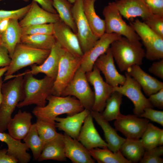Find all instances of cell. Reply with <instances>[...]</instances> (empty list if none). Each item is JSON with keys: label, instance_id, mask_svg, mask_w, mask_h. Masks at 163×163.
Returning a JSON list of instances; mask_svg holds the SVG:
<instances>
[{"label": "cell", "instance_id": "obj_1", "mask_svg": "<svg viewBox=\"0 0 163 163\" xmlns=\"http://www.w3.org/2000/svg\"><path fill=\"white\" fill-rule=\"evenodd\" d=\"M48 103L43 107L36 106L32 112L37 119L55 126L56 118L59 115L72 116L85 109L80 102L75 97L57 96L51 94L47 98Z\"/></svg>", "mask_w": 163, "mask_h": 163}, {"label": "cell", "instance_id": "obj_2", "mask_svg": "<svg viewBox=\"0 0 163 163\" xmlns=\"http://www.w3.org/2000/svg\"><path fill=\"white\" fill-rule=\"evenodd\" d=\"M12 79L1 87L2 99L0 106V132L7 129L11 115L18 103L24 97L23 88V76L17 74L11 76Z\"/></svg>", "mask_w": 163, "mask_h": 163}, {"label": "cell", "instance_id": "obj_3", "mask_svg": "<svg viewBox=\"0 0 163 163\" xmlns=\"http://www.w3.org/2000/svg\"><path fill=\"white\" fill-rule=\"evenodd\" d=\"M110 49L120 70L126 71L132 66H140L145 52L140 42L134 43L122 36L111 44Z\"/></svg>", "mask_w": 163, "mask_h": 163}, {"label": "cell", "instance_id": "obj_4", "mask_svg": "<svg viewBox=\"0 0 163 163\" xmlns=\"http://www.w3.org/2000/svg\"><path fill=\"white\" fill-rule=\"evenodd\" d=\"M54 81V79L46 75L42 79H38L30 74L24 75V97L17 107L21 108L32 104L39 107L45 106L47 97L51 94Z\"/></svg>", "mask_w": 163, "mask_h": 163}, {"label": "cell", "instance_id": "obj_5", "mask_svg": "<svg viewBox=\"0 0 163 163\" xmlns=\"http://www.w3.org/2000/svg\"><path fill=\"white\" fill-rule=\"evenodd\" d=\"M50 50L36 49L20 43L16 46L10 63L5 74L4 81L20 69L33 65L41 64L49 55Z\"/></svg>", "mask_w": 163, "mask_h": 163}, {"label": "cell", "instance_id": "obj_6", "mask_svg": "<svg viewBox=\"0 0 163 163\" xmlns=\"http://www.w3.org/2000/svg\"><path fill=\"white\" fill-rule=\"evenodd\" d=\"M104 18L105 33H115L134 43L140 42V39L130 25L127 24L114 5L110 2L102 11Z\"/></svg>", "mask_w": 163, "mask_h": 163}, {"label": "cell", "instance_id": "obj_7", "mask_svg": "<svg viewBox=\"0 0 163 163\" xmlns=\"http://www.w3.org/2000/svg\"><path fill=\"white\" fill-rule=\"evenodd\" d=\"M73 96L80 102L85 109L91 110L94 99L86 73L79 68L72 80L62 91L61 96Z\"/></svg>", "mask_w": 163, "mask_h": 163}, {"label": "cell", "instance_id": "obj_8", "mask_svg": "<svg viewBox=\"0 0 163 163\" xmlns=\"http://www.w3.org/2000/svg\"><path fill=\"white\" fill-rule=\"evenodd\" d=\"M81 57L74 55L65 49L60 60L51 94L61 96L63 90L79 68Z\"/></svg>", "mask_w": 163, "mask_h": 163}, {"label": "cell", "instance_id": "obj_9", "mask_svg": "<svg viewBox=\"0 0 163 163\" xmlns=\"http://www.w3.org/2000/svg\"><path fill=\"white\" fill-rule=\"evenodd\" d=\"M130 25L142 40L145 48V57L151 61L163 59V38L138 19L130 23Z\"/></svg>", "mask_w": 163, "mask_h": 163}, {"label": "cell", "instance_id": "obj_10", "mask_svg": "<svg viewBox=\"0 0 163 163\" xmlns=\"http://www.w3.org/2000/svg\"><path fill=\"white\" fill-rule=\"evenodd\" d=\"M72 13L77 28L76 34L84 54L93 46L99 38L93 33L85 16L82 0H76L73 5Z\"/></svg>", "mask_w": 163, "mask_h": 163}, {"label": "cell", "instance_id": "obj_11", "mask_svg": "<svg viewBox=\"0 0 163 163\" xmlns=\"http://www.w3.org/2000/svg\"><path fill=\"white\" fill-rule=\"evenodd\" d=\"M125 76L126 80L124 84L113 87L114 91L127 97L132 102L134 105V114L139 117L145 108L153 107L142 93V88L137 82L126 72Z\"/></svg>", "mask_w": 163, "mask_h": 163}, {"label": "cell", "instance_id": "obj_12", "mask_svg": "<svg viewBox=\"0 0 163 163\" xmlns=\"http://www.w3.org/2000/svg\"><path fill=\"white\" fill-rule=\"evenodd\" d=\"M100 71L94 65L92 71L86 73L89 83L93 87L94 99L91 110L101 113L104 110L107 99L114 91L113 87L105 82Z\"/></svg>", "mask_w": 163, "mask_h": 163}, {"label": "cell", "instance_id": "obj_13", "mask_svg": "<svg viewBox=\"0 0 163 163\" xmlns=\"http://www.w3.org/2000/svg\"><path fill=\"white\" fill-rule=\"evenodd\" d=\"M149 123V120L135 114H122L114 122L115 129L122 133L126 138L139 139Z\"/></svg>", "mask_w": 163, "mask_h": 163}, {"label": "cell", "instance_id": "obj_14", "mask_svg": "<svg viewBox=\"0 0 163 163\" xmlns=\"http://www.w3.org/2000/svg\"><path fill=\"white\" fill-rule=\"evenodd\" d=\"M122 37L115 33H105L92 48L83 54L79 68L85 73L92 71L98 57L107 51L113 42Z\"/></svg>", "mask_w": 163, "mask_h": 163}, {"label": "cell", "instance_id": "obj_15", "mask_svg": "<svg viewBox=\"0 0 163 163\" xmlns=\"http://www.w3.org/2000/svg\"><path fill=\"white\" fill-rule=\"evenodd\" d=\"M64 50L65 49L56 41L51 49L49 55L41 64L31 65V69L27 70L23 73L18 74L19 75L23 76L26 74L34 75L43 73L55 80L60 60Z\"/></svg>", "mask_w": 163, "mask_h": 163}, {"label": "cell", "instance_id": "obj_16", "mask_svg": "<svg viewBox=\"0 0 163 163\" xmlns=\"http://www.w3.org/2000/svg\"><path fill=\"white\" fill-rule=\"evenodd\" d=\"M53 35L63 48L75 56H82L83 53L76 34L60 20L54 24Z\"/></svg>", "mask_w": 163, "mask_h": 163}, {"label": "cell", "instance_id": "obj_17", "mask_svg": "<svg viewBox=\"0 0 163 163\" xmlns=\"http://www.w3.org/2000/svg\"><path fill=\"white\" fill-rule=\"evenodd\" d=\"M94 65L103 74L106 82L112 87L122 85L125 82L126 76L120 73L116 69L110 47L96 60Z\"/></svg>", "mask_w": 163, "mask_h": 163}, {"label": "cell", "instance_id": "obj_18", "mask_svg": "<svg viewBox=\"0 0 163 163\" xmlns=\"http://www.w3.org/2000/svg\"><path fill=\"white\" fill-rule=\"evenodd\" d=\"M60 20L57 13L46 11L36 2L32 1L29 10L19 23L22 27L37 24H54Z\"/></svg>", "mask_w": 163, "mask_h": 163}, {"label": "cell", "instance_id": "obj_19", "mask_svg": "<svg viewBox=\"0 0 163 163\" xmlns=\"http://www.w3.org/2000/svg\"><path fill=\"white\" fill-rule=\"evenodd\" d=\"M113 3L122 16L127 20L140 17L144 22L153 14L143 0H116Z\"/></svg>", "mask_w": 163, "mask_h": 163}, {"label": "cell", "instance_id": "obj_20", "mask_svg": "<svg viewBox=\"0 0 163 163\" xmlns=\"http://www.w3.org/2000/svg\"><path fill=\"white\" fill-rule=\"evenodd\" d=\"M93 118L90 112L85 120L77 139L88 150L107 146V143L101 138L96 129Z\"/></svg>", "mask_w": 163, "mask_h": 163}, {"label": "cell", "instance_id": "obj_21", "mask_svg": "<svg viewBox=\"0 0 163 163\" xmlns=\"http://www.w3.org/2000/svg\"><path fill=\"white\" fill-rule=\"evenodd\" d=\"M65 153L66 157L73 163H94L88 150L77 139L66 133L63 134Z\"/></svg>", "mask_w": 163, "mask_h": 163}, {"label": "cell", "instance_id": "obj_22", "mask_svg": "<svg viewBox=\"0 0 163 163\" xmlns=\"http://www.w3.org/2000/svg\"><path fill=\"white\" fill-rule=\"evenodd\" d=\"M90 111L84 109L82 111L66 117H57L55 119L56 127L69 135L77 139L82 125Z\"/></svg>", "mask_w": 163, "mask_h": 163}, {"label": "cell", "instance_id": "obj_23", "mask_svg": "<svg viewBox=\"0 0 163 163\" xmlns=\"http://www.w3.org/2000/svg\"><path fill=\"white\" fill-rule=\"evenodd\" d=\"M126 72L139 84L147 96H149L163 88L162 82L145 72L140 66H133Z\"/></svg>", "mask_w": 163, "mask_h": 163}, {"label": "cell", "instance_id": "obj_24", "mask_svg": "<svg viewBox=\"0 0 163 163\" xmlns=\"http://www.w3.org/2000/svg\"><path fill=\"white\" fill-rule=\"evenodd\" d=\"M32 118L31 113L19 110L8 124V133L17 139H23L30 130Z\"/></svg>", "mask_w": 163, "mask_h": 163}, {"label": "cell", "instance_id": "obj_25", "mask_svg": "<svg viewBox=\"0 0 163 163\" xmlns=\"http://www.w3.org/2000/svg\"><path fill=\"white\" fill-rule=\"evenodd\" d=\"M90 113L93 118L103 131L107 148L114 152L120 150L126 138L117 134V130L110 125L109 121L104 118L101 113L92 110L90 111Z\"/></svg>", "mask_w": 163, "mask_h": 163}, {"label": "cell", "instance_id": "obj_26", "mask_svg": "<svg viewBox=\"0 0 163 163\" xmlns=\"http://www.w3.org/2000/svg\"><path fill=\"white\" fill-rule=\"evenodd\" d=\"M0 141L5 143L8 146V153L21 163L30 162L31 156L27 152L29 148L21 140L17 139L9 133L0 132Z\"/></svg>", "mask_w": 163, "mask_h": 163}, {"label": "cell", "instance_id": "obj_27", "mask_svg": "<svg viewBox=\"0 0 163 163\" xmlns=\"http://www.w3.org/2000/svg\"><path fill=\"white\" fill-rule=\"evenodd\" d=\"M52 160L61 161H67L65 150L63 134L45 143L37 160L41 161Z\"/></svg>", "mask_w": 163, "mask_h": 163}, {"label": "cell", "instance_id": "obj_28", "mask_svg": "<svg viewBox=\"0 0 163 163\" xmlns=\"http://www.w3.org/2000/svg\"><path fill=\"white\" fill-rule=\"evenodd\" d=\"M1 44L8 50L11 58L18 44L21 43L22 36L21 27L18 20L11 19L7 29L0 34Z\"/></svg>", "mask_w": 163, "mask_h": 163}, {"label": "cell", "instance_id": "obj_29", "mask_svg": "<svg viewBox=\"0 0 163 163\" xmlns=\"http://www.w3.org/2000/svg\"><path fill=\"white\" fill-rule=\"evenodd\" d=\"M97 0H82L83 10L85 16L94 34L100 38L105 33L104 20L97 14L94 4Z\"/></svg>", "mask_w": 163, "mask_h": 163}, {"label": "cell", "instance_id": "obj_30", "mask_svg": "<svg viewBox=\"0 0 163 163\" xmlns=\"http://www.w3.org/2000/svg\"><path fill=\"white\" fill-rule=\"evenodd\" d=\"M88 151L91 157L99 163H130L120 150L114 152L105 147L93 148Z\"/></svg>", "mask_w": 163, "mask_h": 163}, {"label": "cell", "instance_id": "obj_31", "mask_svg": "<svg viewBox=\"0 0 163 163\" xmlns=\"http://www.w3.org/2000/svg\"><path fill=\"white\" fill-rule=\"evenodd\" d=\"M120 151L123 155L131 163H137L142 158L145 151L140 139L126 138Z\"/></svg>", "mask_w": 163, "mask_h": 163}, {"label": "cell", "instance_id": "obj_32", "mask_svg": "<svg viewBox=\"0 0 163 163\" xmlns=\"http://www.w3.org/2000/svg\"><path fill=\"white\" fill-rule=\"evenodd\" d=\"M56 41L53 35H22L21 43L36 49L50 50Z\"/></svg>", "mask_w": 163, "mask_h": 163}, {"label": "cell", "instance_id": "obj_33", "mask_svg": "<svg viewBox=\"0 0 163 163\" xmlns=\"http://www.w3.org/2000/svg\"><path fill=\"white\" fill-rule=\"evenodd\" d=\"M123 96L121 94L115 91L107 99L105 107L101 113L106 120L109 122L116 120L122 114L120 108Z\"/></svg>", "mask_w": 163, "mask_h": 163}, {"label": "cell", "instance_id": "obj_34", "mask_svg": "<svg viewBox=\"0 0 163 163\" xmlns=\"http://www.w3.org/2000/svg\"><path fill=\"white\" fill-rule=\"evenodd\" d=\"M53 5L60 19L75 34L77 28L72 13L73 5L67 0H52Z\"/></svg>", "mask_w": 163, "mask_h": 163}, {"label": "cell", "instance_id": "obj_35", "mask_svg": "<svg viewBox=\"0 0 163 163\" xmlns=\"http://www.w3.org/2000/svg\"><path fill=\"white\" fill-rule=\"evenodd\" d=\"M23 140L31 149L34 160H37L45 143L38 135L35 123L32 124L29 132Z\"/></svg>", "mask_w": 163, "mask_h": 163}, {"label": "cell", "instance_id": "obj_36", "mask_svg": "<svg viewBox=\"0 0 163 163\" xmlns=\"http://www.w3.org/2000/svg\"><path fill=\"white\" fill-rule=\"evenodd\" d=\"M162 129L149 123L140 139L141 142L145 150L150 149L158 146L159 137Z\"/></svg>", "mask_w": 163, "mask_h": 163}, {"label": "cell", "instance_id": "obj_37", "mask_svg": "<svg viewBox=\"0 0 163 163\" xmlns=\"http://www.w3.org/2000/svg\"><path fill=\"white\" fill-rule=\"evenodd\" d=\"M38 135L45 144L58 136L55 125L47 122L37 119L35 123Z\"/></svg>", "mask_w": 163, "mask_h": 163}, {"label": "cell", "instance_id": "obj_38", "mask_svg": "<svg viewBox=\"0 0 163 163\" xmlns=\"http://www.w3.org/2000/svg\"><path fill=\"white\" fill-rule=\"evenodd\" d=\"M54 24L30 25L21 27L22 35L38 34L53 35Z\"/></svg>", "mask_w": 163, "mask_h": 163}, {"label": "cell", "instance_id": "obj_39", "mask_svg": "<svg viewBox=\"0 0 163 163\" xmlns=\"http://www.w3.org/2000/svg\"><path fill=\"white\" fill-rule=\"evenodd\" d=\"M163 155V146H158L146 150L141 160L140 163H162L163 159L161 157Z\"/></svg>", "mask_w": 163, "mask_h": 163}, {"label": "cell", "instance_id": "obj_40", "mask_svg": "<svg viewBox=\"0 0 163 163\" xmlns=\"http://www.w3.org/2000/svg\"><path fill=\"white\" fill-rule=\"evenodd\" d=\"M31 3L27 5L18 9L11 10H0V21L7 18L18 20L22 19L30 8Z\"/></svg>", "mask_w": 163, "mask_h": 163}, {"label": "cell", "instance_id": "obj_41", "mask_svg": "<svg viewBox=\"0 0 163 163\" xmlns=\"http://www.w3.org/2000/svg\"><path fill=\"white\" fill-rule=\"evenodd\" d=\"M143 22L155 33L163 38V17L152 14Z\"/></svg>", "mask_w": 163, "mask_h": 163}, {"label": "cell", "instance_id": "obj_42", "mask_svg": "<svg viewBox=\"0 0 163 163\" xmlns=\"http://www.w3.org/2000/svg\"><path fill=\"white\" fill-rule=\"evenodd\" d=\"M152 107L145 109L143 112L139 116L156 122L163 126V111L154 110Z\"/></svg>", "mask_w": 163, "mask_h": 163}, {"label": "cell", "instance_id": "obj_43", "mask_svg": "<svg viewBox=\"0 0 163 163\" xmlns=\"http://www.w3.org/2000/svg\"><path fill=\"white\" fill-rule=\"evenodd\" d=\"M151 13L163 17V0H143Z\"/></svg>", "mask_w": 163, "mask_h": 163}, {"label": "cell", "instance_id": "obj_44", "mask_svg": "<svg viewBox=\"0 0 163 163\" xmlns=\"http://www.w3.org/2000/svg\"><path fill=\"white\" fill-rule=\"evenodd\" d=\"M148 100L151 105L159 109H163V88L149 96Z\"/></svg>", "mask_w": 163, "mask_h": 163}, {"label": "cell", "instance_id": "obj_45", "mask_svg": "<svg viewBox=\"0 0 163 163\" xmlns=\"http://www.w3.org/2000/svg\"><path fill=\"white\" fill-rule=\"evenodd\" d=\"M149 71L155 76L163 79V59L159 60L155 62L149 68Z\"/></svg>", "mask_w": 163, "mask_h": 163}, {"label": "cell", "instance_id": "obj_46", "mask_svg": "<svg viewBox=\"0 0 163 163\" xmlns=\"http://www.w3.org/2000/svg\"><path fill=\"white\" fill-rule=\"evenodd\" d=\"M11 61V58L7 50L0 44V68L8 66Z\"/></svg>", "mask_w": 163, "mask_h": 163}, {"label": "cell", "instance_id": "obj_47", "mask_svg": "<svg viewBox=\"0 0 163 163\" xmlns=\"http://www.w3.org/2000/svg\"><path fill=\"white\" fill-rule=\"evenodd\" d=\"M41 6V7L49 12L57 13L53 5L52 0H33Z\"/></svg>", "mask_w": 163, "mask_h": 163}, {"label": "cell", "instance_id": "obj_48", "mask_svg": "<svg viewBox=\"0 0 163 163\" xmlns=\"http://www.w3.org/2000/svg\"><path fill=\"white\" fill-rule=\"evenodd\" d=\"M17 160L8 153L6 149H0V163H17Z\"/></svg>", "mask_w": 163, "mask_h": 163}, {"label": "cell", "instance_id": "obj_49", "mask_svg": "<svg viewBox=\"0 0 163 163\" xmlns=\"http://www.w3.org/2000/svg\"><path fill=\"white\" fill-rule=\"evenodd\" d=\"M10 19L7 18L0 21V34L4 32L7 29Z\"/></svg>", "mask_w": 163, "mask_h": 163}, {"label": "cell", "instance_id": "obj_50", "mask_svg": "<svg viewBox=\"0 0 163 163\" xmlns=\"http://www.w3.org/2000/svg\"><path fill=\"white\" fill-rule=\"evenodd\" d=\"M8 69V66L0 68V78L5 74Z\"/></svg>", "mask_w": 163, "mask_h": 163}, {"label": "cell", "instance_id": "obj_51", "mask_svg": "<svg viewBox=\"0 0 163 163\" xmlns=\"http://www.w3.org/2000/svg\"><path fill=\"white\" fill-rule=\"evenodd\" d=\"M163 131L161 133L159 137L158 146H163Z\"/></svg>", "mask_w": 163, "mask_h": 163}, {"label": "cell", "instance_id": "obj_52", "mask_svg": "<svg viewBox=\"0 0 163 163\" xmlns=\"http://www.w3.org/2000/svg\"><path fill=\"white\" fill-rule=\"evenodd\" d=\"M3 83V81H2V77L0 78V106L1 105V104L2 102V94L1 92V89Z\"/></svg>", "mask_w": 163, "mask_h": 163}, {"label": "cell", "instance_id": "obj_53", "mask_svg": "<svg viewBox=\"0 0 163 163\" xmlns=\"http://www.w3.org/2000/svg\"><path fill=\"white\" fill-rule=\"evenodd\" d=\"M67 0L72 4H73L76 1V0Z\"/></svg>", "mask_w": 163, "mask_h": 163}, {"label": "cell", "instance_id": "obj_54", "mask_svg": "<svg viewBox=\"0 0 163 163\" xmlns=\"http://www.w3.org/2000/svg\"><path fill=\"white\" fill-rule=\"evenodd\" d=\"M1 0H0V1ZM22 0L25 2H28L29 1V0Z\"/></svg>", "mask_w": 163, "mask_h": 163}, {"label": "cell", "instance_id": "obj_55", "mask_svg": "<svg viewBox=\"0 0 163 163\" xmlns=\"http://www.w3.org/2000/svg\"><path fill=\"white\" fill-rule=\"evenodd\" d=\"M1 35L0 34V44H1Z\"/></svg>", "mask_w": 163, "mask_h": 163}]
</instances>
